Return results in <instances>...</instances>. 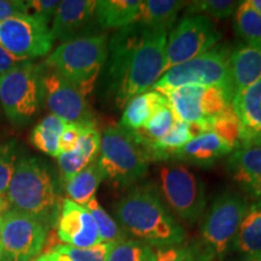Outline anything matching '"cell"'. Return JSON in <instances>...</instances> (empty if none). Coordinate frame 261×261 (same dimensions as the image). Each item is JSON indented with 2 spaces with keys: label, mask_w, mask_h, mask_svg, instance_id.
Returning a JSON list of instances; mask_svg holds the SVG:
<instances>
[{
  "label": "cell",
  "mask_w": 261,
  "mask_h": 261,
  "mask_svg": "<svg viewBox=\"0 0 261 261\" xmlns=\"http://www.w3.org/2000/svg\"><path fill=\"white\" fill-rule=\"evenodd\" d=\"M97 2L94 0H63L51 21V35L54 40L62 42L83 37L81 33L96 19Z\"/></svg>",
  "instance_id": "obj_16"
},
{
  "label": "cell",
  "mask_w": 261,
  "mask_h": 261,
  "mask_svg": "<svg viewBox=\"0 0 261 261\" xmlns=\"http://www.w3.org/2000/svg\"><path fill=\"white\" fill-rule=\"evenodd\" d=\"M220 39L221 33L208 16L185 15L168 34L166 71L210 51Z\"/></svg>",
  "instance_id": "obj_11"
},
{
  "label": "cell",
  "mask_w": 261,
  "mask_h": 261,
  "mask_svg": "<svg viewBox=\"0 0 261 261\" xmlns=\"http://www.w3.org/2000/svg\"><path fill=\"white\" fill-rule=\"evenodd\" d=\"M114 214L125 233L150 247H172L184 242L185 231L160 197L152 182L138 185L114 205Z\"/></svg>",
  "instance_id": "obj_2"
},
{
  "label": "cell",
  "mask_w": 261,
  "mask_h": 261,
  "mask_svg": "<svg viewBox=\"0 0 261 261\" xmlns=\"http://www.w3.org/2000/svg\"><path fill=\"white\" fill-rule=\"evenodd\" d=\"M2 196H4V195H0V197H2Z\"/></svg>",
  "instance_id": "obj_46"
},
{
  "label": "cell",
  "mask_w": 261,
  "mask_h": 261,
  "mask_svg": "<svg viewBox=\"0 0 261 261\" xmlns=\"http://www.w3.org/2000/svg\"><path fill=\"white\" fill-rule=\"evenodd\" d=\"M142 0H99L96 4L97 23L104 29H121L136 21Z\"/></svg>",
  "instance_id": "obj_26"
},
{
  "label": "cell",
  "mask_w": 261,
  "mask_h": 261,
  "mask_svg": "<svg viewBox=\"0 0 261 261\" xmlns=\"http://www.w3.org/2000/svg\"><path fill=\"white\" fill-rule=\"evenodd\" d=\"M9 207L10 204L8 200H6V197L5 196H2V197H0V215L6 213V212L9 211Z\"/></svg>",
  "instance_id": "obj_43"
},
{
  "label": "cell",
  "mask_w": 261,
  "mask_h": 261,
  "mask_svg": "<svg viewBox=\"0 0 261 261\" xmlns=\"http://www.w3.org/2000/svg\"><path fill=\"white\" fill-rule=\"evenodd\" d=\"M100 139L102 135L97 129L96 125L83 126L81 136L75 150L70 152L61 154L57 158L62 179L68 182L76 173L96 161L99 155Z\"/></svg>",
  "instance_id": "obj_19"
},
{
  "label": "cell",
  "mask_w": 261,
  "mask_h": 261,
  "mask_svg": "<svg viewBox=\"0 0 261 261\" xmlns=\"http://www.w3.org/2000/svg\"><path fill=\"white\" fill-rule=\"evenodd\" d=\"M98 165L104 177L116 187H130L146 174L150 158L132 130L109 126L100 139Z\"/></svg>",
  "instance_id": "obj_5"
},
{
  "label": "cell",
  "mask_w": 261,
  "mask_h": 261,
  "mask_svg": "<svg viewBox=\"0 0 261 261\" xmlns=\"http://www.w3.org/2000/svg\"><path fill=\"white\" fill-rule=\"evenodd\" d=\"M175 120H177V117L174 116V114L167 104L162 109H160L142 128L135 130L133 133L143 145H149L151 143L158 142L163 136L167 135Z\"/></svg>",
  "instance_id": "obj_30"
},
{
  "label": "cell",
  "mask_w": 261,
  "mask_h": 261,
  "mask_svg": "<svg viewBox=\"0 0 261 261\" xmlns=\"http://www.w3.org/2000/svg\"><path fill=\"white\" fill-rule=\"evenodd\" d=\"M48 24L32 15H18L0 22V46L21 62L50 54L54 45Z\"/></svg>",
  "instance_id": "obj_12"
},
{
  "label": "cell",
  "mask_w": 261,
  "mask_h": 261,
  "mask_svg": "<svg viewBox=\"0 0 261 261\" xmlns=\"http://www.w3.org/2000/svg\"><path fill=\"white\" fill-rule=\"evenodd\" d=\"M252 8L261 16V0H248Z\"/></svg>",
  "instance_id": "obj_44"
},
{
  "label": "cell",
  "mask_w": 261,
  "mask_h": 261,
  "mask_svg": "<svg viewBox=\"0 0 261 261\" xmlns=\"http://www.w3.org/2000/svg\"><path fill=\"white\" fill-rule=\"evenodd\" d=\"M22 62L16 60L14 56L9 54L4 47L0 46V76L8 73L11 69H14L15 67H17L18 64H21Z\"/></svg>",
  "instance_id": "obj_41"
},
{
  "label": "cell",
  "mask_w": 261,
  "mask_h": 261,
  "mask_svg": "<svg viewBox=\"0 0 261 261\" xmlns=\"http://www.w3.org/2000/svg\"><path fill=\"white\" fill-rule=\"evenodd\" d=\"M60 3L58 0H29L27 2L28 15L34 16L48 24L56 14Z\"/></svg>",
  "instance_id": "obj_38"
},
{
  "label": "cell",
  "mask_w": 261,
  "mask_h": 261,
  "mask_svg": "<svg viewBox=\"0 0 261 261\" xmlns=\"http://www.w3.org/2000/svg\"><path fill=\"white\" fill-rule=\"evenodd\" d=\"M42 98V65L22 62L0 76V106L15 125L27 123L38 112Z\"/></svg>",
  "instance_id": "obj_8"
},
{
  "label": "cell",
  "mask_w": 261,
  "mask_h": 261,
  "mask_svg": "<svg viewBox=\"0 0 261 261\" xmlns=\"http://www.w3.org/2000/svg\"><path fill=\"white\" fill-rule=\"evenodd\" d=\"M114 242H100L90 248H75L68 244H56L52 250L62 253L70 261H107Z\"/></svg>",
  "instance_id": "obj_35"
},
{
  "label": "cell",
  "mask_w": 261,
  "mask_h": 261,
  "mask_svg": "<svg viewBox=\"0 0 261 261\" xmlns=\"http://www.w3.org/2000/svg\"><path fill=\"white\" fill-rule=\"evenodd\" d=\"M6 200L15 211L31 215L47 228L57 224L61 207L54 179L46 166L37 158L16 163Z\"/></svg>",
  "instance_id": "obj_3"
},
{
  "label": "cell",
  "mask_w": 261,
  "mask_h": 261,
  "mask_svg": "<svg viewBox=\"0 0 261 261\" xmlns=\"http://www.w3.org/2000/svg\"><path fill=\"white\" fill-rule=\"evenodd\" d=\"M232 248L246 261H261V200L249 204Z\"/></svg>",
  "instance_id": "obj_21"
},
{
  "label": "cell",
  "mask_w": 261,
  "mask_h": 261,
  "mask_svg": "<svg viewBox=\"0 0 261 261\" xmlns=\"http://www.w3.org/2000/svg\"><path fill=\"white\" fill-rule=\"evenodd\" d=\"M166 46L167 31L137 22L114 33L108 42V75L117 107H125L161 79L166 73Z\"/></svg>",
  "instance_id": "obj_1"
},
{
  "label": "cell",
  "mask_w": 261,
  "mask_h": 261,
  "mask_svg": "<svg viewBox=\"0 0 261 261\" xmlns=\"http://www.w3.org/2000/svg\"><path fill=\"white\" fill-rule=\"evenodd\" d=\"M210 130L226 142L233 150L240 146V122L231 104L225 112L214 117L211 122Z\"/></svg>",
  "instance_id": "obj_34"
},
{
  "label": "cell",
  "mask_w": 261,
  "mask_h": 261,
  "mask_svg": "<svg viewBox=\"0 0 261 261\" xmlns=\"http://www.w3.org/2000/svg\"><path fill=\"white\" fill-rule=\"evenodd\" d=\"M57 237L75 248H90L100 243L99 232L92 214L85 205L64 200L57 220Z\"/></svg>",
  "instance_id": "obj_15"
},
{
  "label": "cell",
  "mask_w": 261,
  "mask_h": 261,
  "mask_svg": "<svg viewBox=\"0 0 261 261\" xmlns=\"http://www.w3.org/2000/svg\"><path fill=\"white\" fill-rule=\"evenodd\" d=\"M32 261H34V260H32Z\"/></svg>",
  "instance_id": "obj_47"
},
{
  "label": "cell",
  "mask_w": 261,
  "mask_h": 261,
  "mask_svg": "<svg viewBox=\"0 0 261 261\" xmlns=\"http://www.w3.org/2000/svg\"><path fill=\"white\" fill-rule=\"evenodd\" d=\"M16 143L0 145V195H5L16 168Z\"/></svg>",
  "instance_id": "obj_37"
},
{
  "label": "cell",
  "mask_w": 261,
  "mask_h": 261,
  "mask_svg": "<svg viewBox=\"0 0 261 261\" xmlns=\"http://www.w3.org/2000/svg\"><path fill=\"white\" fill-rule=\"evenodd\" d=\"M161 94L180 121L197 125L203 132L210 130L214 117L220 115L232 102V98L220 87L189 85L166 91Z\"/></svg>",
  "instance_id": "obj_10"
},
{
  "label": "cell",
  "mask_w": 261,
  "mask_h": 261,
  "mask_svg": "<svg viewBox=\"0 0 261 261\" xmlns=\"http://www.w3.org/2000/svg\"><path fill=\"white\" fill-rule=\"evenodd\" d=\"M231 106L240 122V146L261 144V79L234 93Z\"/></svg>",
  "instance_id": "obj_17"
},
{
  "label": "cell",
  "mask_w": 261,
  "mask_h": 261,
  "mask_svg": "<svg viewBox=\"0 0 261 261\" xmlns=\"http://www.w3.org/2000/svg\"><path fill=\"white\" fill-rule=\"evenodd\" d=\"M48 228L41 221L11 210L3 214L2 260L32 261L45 246Z\"/></svg>",
  "instance_id": "obj_13"
},
{
  "label": "cell",
  "mask_w": 261,
  "mask_h": 261,
  "mask_svg": "<svg viewBox=\"0 0 261 261\" xmlns=\"http://www.w3.org/2000/svg\"><path fill=\"white\" fill-rule=\"evenodd\" d=\"M233 28L248 46L261 50V16L250 6L248 0L240 2L234 12Z\"/></svg>",
  "instance_id": "obj_29"
},
{
  "label": "cell",
  "mask_w": 261,
  "mask_h": 261,
  "mask_svg": "<svg viewBox=\"0 0 261 261\" xmlns=\"http://www.w3.org/2000/svg\"><path fill=\"white\" fill-rule=\"evenodd\" d=\"M81 130H83V125L67 123L60 139L61 154H65V152H70L75 150V148L77 146V143H79Z\"/></svg>",
  "instance_id": "obj_39"
},
{
  "label": "cell",
  "mask_w": 261,
  "mask_h": 261,
  "mask_svg": "<svg viewBox=\"0 0 261 261\" xmlns=\"http://www.w3.org/2000/svg\"><path fill=\"white\" fill-rule=\"evenodd\" d=\"M203 133L197 125H190L180 120H175L172 128L158 142L145 145L150 161H165L171 159L172 154L190 142L196 136Z\"/></svg>",
  "instance_id": "obj_25"
},
{
  "label": "cell",
  "mask_w": 261,
  "mask_h": 261,
  "mask_svg": "<svg viewBox=\"0 0 261 261\" xmlns=\"http://www.w3.org/2000/svg\"><path fill=\"white\" fill-rule=\"evenodd\" d=\"M233 149L226 142H224L212 130H207L196 136L184 146L173 152L171 159L208 167L217 160L230 155Z\"/></svg>",
  "instance_id": "obj_20"
},
{
  "label": "cell",
  "mask_w": 261,
  "mask_h": 261,
  "mask_svg": "<svg viewBox=\"0 0 261 261\" xmlns=\"http://www.w3.org/2000/svg\"><path fill=\"white\" fill-rule=\"evenodd\" d=\"M107 261H156V254L149 244L126 238L114 243Z\"/></svg>",
  "instance_id": "obj_32"
},
{
  "label": "cell",
  "mask_w": 261,
  "mask_h": 261,
  "mask_svg": "<svg viewBox=\"0 0 261 261\" xmlns=\"http://www.w3.org/2000/svg\"><path fill=\"white\" fill-rule=\"evenodd\" d=\"M166 106L167 99L158 91L149 90L140 93L133 97L125 106L120 125L123 128L135 132L142 128L160 109Z\"/></svg>",
  "instance_id": "obj_23"
},
{
  "label": "cell",
  "mask_w": 261,
  "mask_h": 261,
  "mask_svg": "<svg viewBox=\"0 0 261 261\" xmlns=\"http://www.w3.org/2000/svg\"><path fill=\"white\" fill-rule=\"evenodd\" d=\"M220 87L231 98L234 96L230 69V50L217 45L201 56L175 65L162 75L151 90L162 93L181 86Z\"/></svg>",
  "instance_id": "obj_6"
},
{
  "label": "cell",
  "mask_w": 261,
  "mask_h": 261,
  "mask_svg": "<svg viewBox=\"0 0 261 261\" xmlns=\"http://www.w3.org/2000/svg\"><path fill=\"white\" fill-rule=\"evenodd\" d=\"M103 179L106 177L97 160L91 162L89 166L76 173L69 181L65 182V192L69 197L68 200L80 205H86L94 197Z\"/></svg>",
  "instance_id": "obj_27"
},
{
  "label": "cell",
  "mask_w": 261,
  "mask_h": 261,
  "mask_svg": "<svg viewBox=\"0 0 261 261\" xmlns=\"http://www.w3.org/2000/svg\"><path fill=\"white\" fill-rule=\"evenodd\" d=\"M85 207L92 214L94 221L98 227V232L102 242H120L126 240V233L121 226L104 211V208L99 204V202L93 197Z\"/></svg>",
  "instance_id": "obj_33"
},
{
  "label": "cell",
  "mask_w": 261,
  "mask_h": 261,
  "mask_svg": "<svg viewBox=\"0 0 261 261\" xmlns=\"http://www.w3.org/2000/svg\"><path fill=\"white\" fill-rule=\"evenodd\" d=\"M2 230H3V215H0V261L2 260Z\"/></svg>",
  "instance_id": "obj_45"
},
{
  "label": "cell",
  "mask_w": 261,
  "mask_h": 261,
  "mask_svg": "<svg viewBox=\"0 0 261 261\" xmlns=\"http://www.w3.org/2000/svg\"><path fill=\"white\" fill-rule=\"evenodd\" d=\"M248 208V201L236 192L225 191L214 198L201 225V243L214 257L224 256L232 247Z\"/></svg>",
  "instance_id": "obj_9"
},
{
  "label": "cell",
  "mask_w": 261,
  "mask_h": 261,
  "mask_svg": "<svg viewBox=\"0 0 261 261\" xmlns=\"http://www.w3.org/2000/svg\"><path fill=\"white\" fill-rule=\"evenodd\" d=\"M65 126L67 122L50 114L34 127L32 132V143L40 151L58 158L61 155L60 139Z\"/></svg>",
  "instance_id": "obj_28"
},
{
  "label": "cell",
  "mask_w": 261,
  "mask_h": 261,
  "mask_svg": "<svg viewBox=\"0 0 261 261\" xmlns=\"http://www.w3.org/2000/svg\"><path fill=\"white\" fill-rule=\"evenodd\" d=\"M107 58V35H84L62 42L48 55L44 65L61 74L86 97L92 92Z\"/></svg>",
  "instance_id": "obj_4"
},
{
  "label": "cell",
  "mask_w": 261,
  "mask_h": 261,
  "mask_svg": "<svg viewBox=\"0 0 261 261\" xmlns=\"http://www.w3.org/2000/svg\"><path fill=\"white\" fill-rule=\"evenodd\" d=\"M18 15H28L27 2L0 0V22Z\"/></svg>",
  "instance_id": "obj_40"
},
{
  "label": "cell",
  "mask_w": 261,
  "mask_h": 261,
  "mask_svg": "<svg viewBox=\"0 0 261 261\" xmlns=\"http://www.w3.org/2000/svg\"><path fill=\"white\" fill-rule=\"evenodd\" d=\"M156 261H213L214 256L202 243H180L158 248Z\"/></svg>",
  "instance_id": "obj_31"
},
{
  "label": "cell",
  "mask_w": 261,
  "mask_h": 261,
  "mask_svg": "<svg viewBox=\"0 0 261 261\" xmlns=\"http://www.w3.org/2000/svg\"><path fill=\"white\" fill-rule=\"evenodd\" d=\"M240 2L234 0H201L188 5V14L210 15L218 19H225L236 12Z\"/></svg>",
  "instance_id": "obj_36"
},
{
  "label": "cell",
  "mask_w": 261,
  "mask_h": 261,
  "mask_svg": "<svg viewBox=\"0 0 261 261\" xmlns=\"http://www.w3.org/2000/svg\"><path fill=\"white\" fill-rule=\"evenodd\" d=\"M34 261H70V259L67 255H64V254L51 250V252L42 254V255L37 257Z\"/></svg>",
  "instance_id": "obj_42"
},
{
  "label": "cell",
  "mask_w": 261,
  "mask_h": 261,
  "mask_svg": "<svg viewBox=\"0 0 261 261\" xmlns=\"http://www.w3.org/2000/svg\"><path fill=\"white\" fill-rule=\"evenodd\" d=\"M160 197L168 211L181 221L194 224L204 213V182L181 163L163 166L159 171Z\"/></svg>",
  "instance_id": "obj_7"
},
{
  "label": "cell",
  "mask_w": 261,
  "mask_h": 261,
  "mask_svg": "<svg viewBox=\"0 0 261 261\" xmlns=\"http://www.w3.org/2000/svg\"><path fill=\"white\" fill-rule=\"evenodd\" d=\"M185 5L188 3L177 0H144L140 2L135 22L146 28L168 32L177 21L179 11Z\"/></svg>",
  "instance_id": "obj_24"
},
{
  "label": "cell",
  "mask_w": 261,
  "mask_h": 261,
  "mask_svg": "<svg viewBox=\"0 0 261 261\" xmlns=\"http://www.w3.org/2000/svg\"><path fill=\"white\" fill-rule=\"evenodd\" d=\"M230 69L234 93L261 79V50L243 45L230 52Z\"/></svg>",
  "instance_id": "obj_22"
},
{
  "label": "cell",
  "mask_w": 261,
  "mask_h": 261,
  "mask_svg": "<svg viewBox=\"0 0 261 261\" xmlns=\"http://www.w3.org/2000/svg\"><path fill=\"white\" fill-rule=\"evenodd\" d=\"M227 171L247 194L261 200V144L233 150L227 159Z\"/></svg>",
  "instance_id": "obj_18"
},
{
  "label": "cell",
  "mask_w": 261,
  "mask_h": 261,
  "mask_svg": "<svg viewBox=\"0 0 261 261\" xmlns=\"http://www.w3.org/2000/svg\"><path fill=\"white\" fill-rule=\"evenodd\" d=\"M42 91L45 102L52 115L60 117L67 123L94 125L92 112L86 97L73 84L51 68L42 69Z\"/></svg>",
  "instance_id": "obj_14"
}]
</instances>
